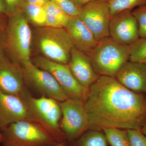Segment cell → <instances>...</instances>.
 Masks as SVG:
<instances>
[{"label": "cell", "instance_id": "obj_1", "mask_svg": "<svg viewBox=\"0 0 146 146\" xmlns=\"http://www.w3.org/2000/svg\"><path fill=\"white\" fill-rule=\"evenodd\" d=\"M89 129L141 130L146 124V96L127 89L115 77L100 76L84 102Z\"/></svg>", "mask_w": 146, "mask_h": 146}, {"label": "cell", "instance_id": "obj_2", "mask_svg": "<svg viewBox=\"0 0 146 146\" xmlns=\"http://www.w3.org/2000/svg\"><path fill=\"white\" fill-rule=\"evenodd\" d=\"M130 46L108 37L98 42L89 56L94 70L100 76L115 77L123 65L129 60Z\"/></svg>", "mask_w": 146, "mask_h": 146}, {"label": "cell", "instance_id": "obj_3", "mask_svg": "<svg viewBox=\"0 0 146 146\" xmlns=\"http://www.w3.org/2000/svg\"><path fill=\"white\" fill-rule=\"evenodd\" d=\"M21 97L26 103L31 121L42 126L57 143L63 142L66 138L60 129L62 112L57 101L44 96L35 98L25 91Z\"/></svg>", "mask_w": 146, "mask_h": 146}, {"label": "cell", "instance_id": "obj_4", "mask_svg": "<svg viewBox=\"0 0 146 146\" xmlns=\"http://www.w3.org/2000/svg\"><path fill=\"white\" fill-rule=\"evenodd\" d=\"M36 32V45L45 57L56 63L68 64L75 46L65 28L39 27Z\"/></svg>", "mask_w": 146, "mask_h": 146}, {"label": "cell", "instance_id": "obj_5", "mask_svg": "<svg viewBox=\"0 0 146 146\" xmlns=\"http://www.w3.org/2000/svg\"><path fill=\"white\" fill-rule=\"evenodd\" d=\"M1 131L2 146H52L57 143L42 126L29 120L13 123Z\"/></svg>", "mask_w": 146, "mask_h": 146}, {"label": "cell", "instance_id": "obj_6", "mask_svg": "<svg viewBox=\"0 0 146 146\" xmlns=\"http://www.w3.org/2000/svg\"><path fill=\"white\" fill-rule=\"evenodd\" d=\"M32 33L28 21L20 10L10 16L5 43L16 63L24 64L31 61Z\"/></svg>", "mask_w": 146, "mask_h": 146}, {"label": "cell", "instance_id": "obj_7", "mask_svg": "<svg viewBox=\"0 0 146 146\" xmlns=\"http://www.w3.org/2000/svg\"><path fill=\"white\" fill-rule=\"evenodd\" d=\"M34 64L52 75L68 98L85 102L88 89L77 81L71 72L68 64L56 63L45 57L35 58Z\"/></svg>", "mask_w": 146, "mask_h": 146}, {"label": "cell", "instance_id": "obj_8", "mask_svg": "<svg viewBox=\"0 0 146 146\" xmlns=\"http://www.w3.org/2000/svg\"><path fill=\"white\" fill-rule=\"evenodd\" d=\"M60 105L63 133L68 140L74 141L89 129V120L84 102L68 98L61 102Z\"/></svg>", "mask_w": 146, "mask_h": 146}, {"label": "cell", "instance_id": "obj_9", "mask_svg": "<svg viewBox=\"0 0 146 146\" xmlns=\"http://www.w3.org/2000/svg\"><path fill=\"white\" fill-rule=\"evenodd\" d=\"M79 17L97 42L110 37L111 16L108 0H95L81 7Z\"/></svg>", "mask_w": 146, "mask_h": 146}, {"label": "cell", "instance_id": "obj_10", "mask_svg": "<svg viewBox=\"0 0 146 146\" xmlns=\"http://www.w3.org/2000/svg\"><path fill=\"white\" fill-rule=\"evenodd\" d=\"M24 80L43 96L62 102L68 98L51 74L29 61L23 65Z\"/></svg>", "mask_w": 146, "mask_h": 146}, {"label": "cell", "instance_id": "obj_11", "mask_svg": "<svg viewBox=\"0 0 146 146\" xmlns=\"http://www.w3.org/2000/svg\"><path fill=\"white\" fill-rule=\"evenodd\" d=\"M110 37L123 45H131L139 38L137 21L132 10H126L112 16L109 24Z\"/></svg>", "mask_w": 146, "mask_h": 146}, {"label": "cell", "instance_id": "obj_12", "mask_svg": "<svg viewBox=\"0 0 146 146\" xmlns=\"http://www.w3.org/2000/svg\"><path fill=\"white\" fill-rule=\"evenodd\" d=\"M25 120L31 121L28 108L24 99L0 90V131L11 124Z\"/></svg>", "mask_w": 146, "mask_h": 146}, {"label": "cell", "instance_id": "obj_13", "mask_svg": "<svg viewBox=\"0 0 146 146\" xmlns=\"http://www.w3.org/2000/svg\"><path fill=\"white\" fill-rule=\"evenodd\" d=\"M68 66L78 83L86 89L99 78L93 68L89 56L74 47Z\"/></svg>", "mask_w": 146, "mask_h": 146}, {"label": "cell", "instance_id": "obj_14", "mask_svg": "<svg viewBox=\"0 0 146 146\" xmlns=\"http://www.w3.org/2000/svg\"><path fill=\"white\" fill-rule=\"evenodd\" d=\"M120 83L130 91L146 94V64L128 61L115 76Z\"/></svg>", "mask_w": 146, "mask_h": 146}, {"label": "cell", "instance_id": "obj_15", "mask_svg": "<svg viewBox=\"0 0 146 146\" xmlns=\"http://www.w3.org/2000/svg\"><path fill=\"white\" fill-rule=\"evenodd\" d=\"M23 68L18 63L5 58L0 60V90L4 93L21 96L23 90Z\"/></svg>", "mask_w": 146, "mask_h": 146}, {"label": "cell", "instance_id": "obj_16", "mask_svg": "<svg viewBox=\"0 0 146 146\" xmlns=\"http://www.w3.org/2000/svg\"><path fill=\"white\" fill-rule=\"evenodd\" d=\"M78 49L89 55L98 42L79 16L71 18L65 28Z\"/></svg>", "mask_w": 146, "mask_h": 146}, {"label": "cell", "instance_id": "obj_17", "mask_svg": "<svg viewBox=\"0 0 146 146\" xmlns=\"http://www.w3.org/2000/svg\"><path fill=\"white\" fill-rule=\"evenodd\" d=\"M27 19L39 27L46 26V13L44 7L25 2L22 7Z\"/></svg>", "mask_w": 146, "mask_h": 146}, {"label": "cell", "instance_id": "obj_18", "mask_svg": "<svg viewBox=\"0 0 146 146\" xmlns=\"http://www.w3.org/2000/svg\"><path fill=\"white\" fill-rule=\"evenodd\" d=\"M89 130L77 138L75 146H107L104 133L101 131Z\"/></svg>", "mask_w": 146, "mask_h": 146}, {"label": "cell", "instance_id": "obj_19", "mask_svg": "<svg viewBox=\"0 0 146 146\" xmlns=\"http://www.w3.org/2000/svg\"><path fill=\"white\" fill-rule=\"evenodd\" d=\"M103 131L107 142L111 146H131L127 129L108 128Z\"/></svg>", "mask_w": 146, "mask_h": 146}, {"label": "cell", "instance_id": "obj_20", "mask_svg": "<svg viewBox=\"0 0 146 146\" xmlns=\"http://www.w3.org/2000/svg\"><path fill=\"white\" fill-rule=\"evenodd\" d=\"M111 16L126 10L146 5V0H108Z\"/></svg>", "mask_w": 146, "mask_h": 146}, {"label": "cell", "instance_id": "obj_21", "mask_svg": "<svg viewBox=\"0 0 146 146\" xmlns=\"http://www.w3.org/2000/svg\"><path fill=\"white\" fill-rule=\"evenodd\" d=\"M129 46V61L141 63L146 61V38H139Z\"/></svg>", "mask_w": 146, "mask_h": 146}, {"label": "cell", "instance_id": "obj_22", "mask_svg": "<svg viewBox=\"0 0 146 146\" xmlns=\"http://www.w3.org/2000/svg\"><path fill=\"white\" fill-rule=\"evenodd\" d=\"M44 8L47 14L56 18L63 23L65 28L66 27L71 17L66 14L56 4L50 0Z\"/></svg>", "mask_w": 146, "mask_h": 146}, {"label": "cell", "instance_id": "obj_23", "mask_svg": "<svg viewBox=\"0 0 146 146\" xmlns=\"http://www.w3.org/2000/svg\"><path fill=\"white\" fill-rule=\"evenodd\" d=\"M138 25L140 38H146V5L132 10Z\"/></svg>", "mask_w": 146, "mask_h": 146}, {"label": "cell", "instance_id": "obj_24", "mask_svg": "<svg viewBox=\"0 0 146 146\" xmlns=\"http://www.w3.org/2000/svg\"><path fill=\"white\" fill-rule=\"evenodd\" d=\"M57 5L68 16L72 18L79 16L81 7L79 6L72 0H50Z\"/></svg>", "mask_w": 146, "mask_h": 146}, {"label": "cell", "instance_id": "obj_25", "mask_svg": "<svg viewBox=\"0 0 146 146\" xmlns=\"http://www.w3.org/2000/svg\"><path fill=\"white\" fill-rule=\"evenodd\" d=\"M131 146H146V136L141 130L127 129Z\"/></svg>", "mask_w": 146, "mask_h": 146}, {"label": "cell", "instance_id": "obj_26", "mask_svg": "<svg viewBox=\"0 0 146 146\" xmlns=\"http://www.w3.org/2000/svg\"><path fill=\"white\" fill-rule=\"evenodd\" d=\"M5 5V13L9 16L21 10L25 0H4Z\"/></svg>", "mask_w": 146, "mask_h": 146}, {"label": "cell", "instance_id": "obj_27", "mask_svg": "<svg viewBox=\"0 0 146 146\" xmlns=\"http://www.w3.org/2000/svg\"><path fill=\"white\" fill-rule=\"evenodd\" d=\"M50 0H25V2L31 4L44 7Z\"/></svg>", "mask_w": 146, "mask_h": 146}, {"label": "cell", "instance_id": "obj_28", "mask_svg": "<svg viewBox=\"0 0 146 146\" xmlns=\"http://www.w3.org/2000/svg\"><path fill=\"white\" fill-rule=\"evenodd\" d=\"M77 5L79 6L82 7L95 0H72Z\"/></svg>", "mask_w": 146, "mask_h": 146}, {"label": "cell", "instance_id": "obj_29", "mask_svg": "<svg viewBox=\"0 0 146 146\" xmlns=\"http://www.w3.org/2000/svg\"><path fill=\"white\" fill-rule=\"evenodd\" d=\"M4 42L0 36V60L5 58L3 53Z\"/></svg>", "mask_w": 146, "mask_h": 146}, {"label": "cell", "instance_id": "obj_30", "mask_svg": "<svg viewBox=\"0 0 146 146\" xmlns=\"http://www.w3.org/2000/svg\"><path fill=\"white\" fill-rule=\"evenodd\" d=\"M5 13V5L4 0H0V14Z\"/></svg>", "mask_w": 146, "mask_h": 146}, {"label": "cell", "instance_id": "obj_31", "mask_svg": "<svg viewBox=\"0 0 146 146\" xmlns=\"http://www.w3.org/2000/svg\"><path fill=\"white\" fill-rule=\"evenodd\" d=\"M52 146H67L66 144L64 142H60V143H57L56 144Z\"/></svg>", "mask_w": 146, "mask_h": 146}, {"label": "cell", "instance_id": "obj_32", "mask_svg": "<svg viewBox=\"0 0 146 146\" xmlns=\"http://www.w3.org/2000/svg\"><path fill=\"white\" fill-rule=\"evenodd\" d=\"M141 131H142V133L143 134L145 135L146 136V124L145 125H144V126L141 129Z\"/></svg>", "mask_w": 146, "mask_h": 146}, {"label": "cell", "instance_id": "obj_33", "mask_svg": "<svg viewBox=\"0 0 146 146\" xmlns=\"http://www.w3.org/2000/svg\"><path fill=\"white\" fill-rule=\"evenodd\" d=\"M3 137L2 133L0 132V143H2L3 141Z\"/></svg>", "mask_w": 146, "mask_h": 146}, {"label": "cell", "instance_id": "obj_34", "mask_svg": "<svg viewBox=\"0 0 146 146\" xmlns=\"http://www.w3.org/2000/svg\"><path fill=\"white\" fill-rule=\"evenodd\" d=\"M143 63H145L146 64V61H145V62H143Z\"/></svg>", "mask_w": 146, "mask_h": 146}, {"label": "cell", "instance_id": "obj_35", "mask_svg": "<svg viewBox=\"0 0 146 146\" xmlns=\"http://www.w3.org/2000/svg\"></svg>", "mask_w": 146, "mask_h": 146}]
</instances>
